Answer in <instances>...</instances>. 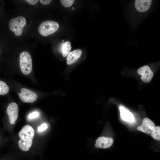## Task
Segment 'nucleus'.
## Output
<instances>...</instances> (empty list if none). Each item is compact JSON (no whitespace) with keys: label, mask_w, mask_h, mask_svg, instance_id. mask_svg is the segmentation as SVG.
<instances>
[{"label":"nucleus","mask_w":160,"mask_h":160,"mask_svg":"<svg viewBox=\"0 0 160 160\" xmlns=\"http://www.w3.org/2000/svg\"><path fill=\"white\" fill-rule=\"evenodd\" d=\"M35 132L33 129L28 125L24 126L19 133L20 139L18 142L20 148L22 151H28L32 145Z\"/></svg>","instance_id":"1"},{"label":"nucleus","mask_w":160,"mask_h":160,"mask_svg":"<svg viewBox=\"0 0 160 160\" xmlns=\"http://www.w3.org/2000/svg\"><path fill=\"white\" fill-rule=\"evenodd\" d=\"M19 64L22 73L25 75H28L31 72L32 62L31 56L27 52L23 51L20 54Z\"/></svg>","instance_id":"2"},{"label":"nucleus","mask_w":160,"mask_h":160,"mask_svg":"<svg viewBox=\"0 0 160 160\" xmlns=\"http://www.w3.org/2000/svg\"><path fill=\"white\" fill-rule=\"evenodd\" d=\"M59 27V25L57 22L53 20H47L41 23L38 31L41 35L46 36L55 33Z\"/></svg>","instance_id":"3"},{"label":"nucleus","mask_w":160,"mask_h":160,"mask_svg":"<svg viewBox=\"0 0 160 160\" xmlns=\"http://www.w3.org/2000/svg\"><path fill=\"white\" fill-rule=\"evenodd\" d=\"M26 23L25 18L19 16L10 20L9 23V29L16 36H19L22 34L23 28Z\"/></svg>","instance_id":"4"},{"label":"nucleus","mask_w":160,"mask_h":160,"mask_svg":"<svg viewBox=\"0 0 160 160\" xmlns=\"http://www.w3.org/2000/svg\"><path fill=\"white\" fill-rule=\"evenodd\" d=\"M18 94L20 99L26 103H33L38 97V95L36 92L24 88L21 89L20 92Z\"/></svg>","instance_id":"5"},{"label":"nucleus","mask_w":160,"mask_h":160,"mask_svg":"<svg viewBox=\"0 0 160 160\" xmlns=\"http://www.w3.org/2000/svg\"><path fill=\"white\" fill-rule=\"evenodd\" d=\"M18 105L15 103L12 102L8 105L6 112L11 124H15L18 117Z\"/></svg>","instance_id":"6"},{"label":"nucleus","mask_w":160,"mask_h":160,"mask_svg":"<svg viewBox=\"0 0 160 160\" xmlns=\"http://www.w3.org/2000/svg\"><path fill=\"white\" fill-rule=\"evenodd\" d=\"M137 73L141 75V79L145 82L151 81L153 76V73L150 68L148 65H144L140 68Z\"/></svg>","instance_id":"7"},{"label":"nucleus","mask_w":160,"mask_h":160,"mask_svg":"<svg viewBox=\"0 0 160 160\" xmlns=\"http://www.w3.org/2000/svg\"><path fill=\"white\" fill-rule=\"evenodd\" d=\"M155 127L154 123L147 118H145L142 124L137 127L138 130L143 132L150 134L152 133Z\"/></svg>","instance_id":"8"},{"label":"nucleus","mask_w":160,"mask_h":160,"mask_svg":"<svg viewBox=\"0 0 160 160\" xmlns=\"http://www.w3.org/2000/svg\"><path fill=\"white\" fill-rule=\"evenodd\" d=\"M113 142L111 138L101 137L96 140L95 146L97 148L105 149L110 147Z\"/></svg>","instance_id":"9"},{"label":"nucleus","mask_w":160,"mask_h":160,"mask_svg":"<svg viewBox=\"0 0 160 160\" xmlns=\"http://www.w3.org/2000/svg\"><path fill=\"white\" fill-rule=\"evenodd\" d=\"M120 116L124 121L128 122H132L135 119L132 113L124 106L121 105L119 107Z\"/></svg>","instance_id":"10"},{"label":"nucleus","mask_w":160,"mask_h":160,"mask_svg":"<svg viewBox=\"0 0 160 160\" xmlns=\"http://www.w3.org/2000/svg\"><path fill=\"white\" fill-rule=\"evenodd\" d=\"M152 1L151 0H136L135 4V7L139 12H145L149 8Z\"/></svg>","instance_id":"11"},{"label":"nucleus","mask_w":160,"mask_h":160,"mask_svg":"<svg viewBox=\"0 0 160 160\" xmlns=\"http://www.w3.org/2000/svg\"><path fill=\"white\" fill-rule=\"evenodd\" d=\"M82 51L77 49L70 52L67 58V64L70 65L74 63L80 57Z\"/></svg>","instance_id":"12"},{"label":"nucleus","mask_w":160,"mask_h":160,"mask_svg":"<svg viewBox=\"0 0 160 160\" xmlns=\"http://www.w3.org/2000/svg\"><path fill=\"white\" fill-rule=\"evenodd\" d=\"M71 43L69 41H66L64 44L63 47V56L65 57L68 55L71 49Z\"/></svg>","instance_id":"13"},{"label":"nucleus","mask_w":160,"mask_h":160,"mask_svg":"<svg viewBox=\"0 0 160 160\" xmlns=\"http://www.w3.org/2000/svg\"><path fill=\"white\" fill-rule=\"evenodd\" d=\"M9 88L7 85L4 82L0 81V95H4L8 93Z\"/></svg>","instance_id":"14"},{"label":"nucleus","mask_w":160,"mask_h":160,"mask_svg":"<svg viewBox=\"0 0 160 160\" xmlns=\"http://www.w3.org/2000/svg\"><path fill=\"white\" fill-rule=\"evenodd\" d=\"M152 137L155 140H160V127L157 126L155 127L151 134Z\"/></svg>","instance_id":"15"},{"label":"nucleus","mask_w":160,"mask_h":160,"mask_svg":"<svg viewBox=\"0 0 160 160\" xmlns=\"http://www.w3.org/2000/svg\"><path fill=\"white\" fill-rule=\"evenodd\" d=\"M60 1L63 5L66 7L71 6L74 1V0H61Z\"/></svg>","instance_id":"16"},{"label":"nucleus","mask_w":160,"mask_h":160,"mask_svg":"<svg viewBox=\"0 0 160 160\" xmlns=\"http://www.w3.org/2000/svg\"><path fill=\"white\" fill-rule=\"evenodd\" d=\"M39 115V113L37 111L33 112L30 114L28 116V118L30 119H33L38 117Z\"/></svg>","instance_id":"17"},{"label":"nucleus","mask_w":160,"mask_h":160,"mask_svg":"<svg viewBox=\"0 0 160 160\" xmlns=\"http://www.w3.org/2000/svg\"><path fill=\"white\" fill-rule=\"evenodd\" d=\"M47 128L46 124H43L38 128V130L39 132H41L45 130Z\"/></svg>","instance_id":"18"},{"label":"nucleus","mask_w":160,"mask_h":160,"mask_svg":"<svg viewBox=\"0 0 160 160\" xmlns=\"http://www.w3.org/2000/svg\"><path fill=\"white\" fill-rule=\"evenodd\" d=\"M25 1H27L29 4L31 5H35L39 1L37 0H27Z\"/></svg>","instance_id":"19"},{"label":"nucleus","mask_w":160,"mask_h":160,"mask_svg":"<svg viewBox=\"0 0 160 160\" xmlns=\"http://www.w3.org/2000/svg\"><path fill=\"white\" fill-rule=\"evenodd\" d=\"M40 1L41 4L44 5L48 4L52 1L51 0H40Z\"/></svg>","instance_id":"20"},{"label":"nucleus","mask_w":160,"mask_h":160,"mask_svg":"<svg viewBox=\"0 0 160 160\" xmlns=\"http://www.w3.org/2000/svg\"><path fill=\"white\" fill-rule=\"evenodd\" d=\"M72 10H74V9H75V8L74 7H73L72 8Z\"/></svg>","instance_id":"21"},{"label":"nucleus","mask_w":160,"mask_h":160,"mask_svg":"<svg viewBox=\"0 0 160 160\" xmlns=\"http://www.w3.org/2000/svg\"><path fill=\"white\" fill-rule=\"evenodd\" d=\"M63 41H64V40H63Z\"/></svg>","instance_id":"22"}]
</instances>
